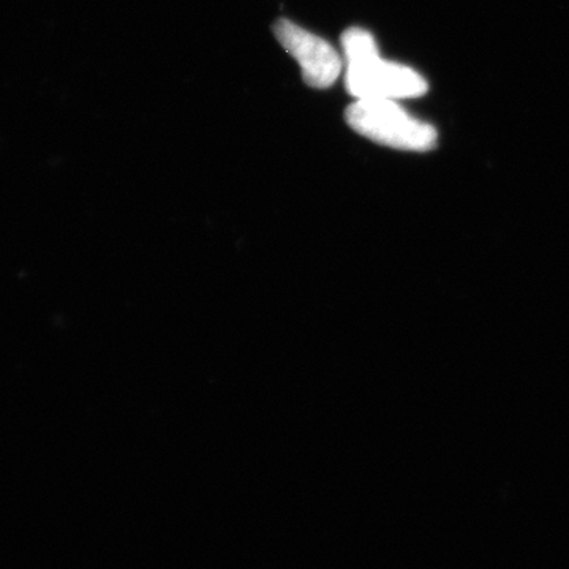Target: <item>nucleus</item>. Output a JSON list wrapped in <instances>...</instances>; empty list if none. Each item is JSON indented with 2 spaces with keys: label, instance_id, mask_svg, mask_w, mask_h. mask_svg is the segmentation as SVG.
I'll list each match as a JSON object with an SVG mask.
<instances>
[{
  "label": "nucleus",
  "instance_id": "3",
  "mask_svg": "<svg viewBox=\"0 0 569 569\" xmlns=\"http://www.w3.org/2000/svg\"><path fill=\"white\" fill-rule=\"evenodd\" d=\"M274 33L279 43L301 67L307 86L328 89L339 80L343 61L328 41L288 20L277 21Z\"/></svg>",
  "mask_w": 569,
  "mask_h": 569
},
{
  "label": "nucleus",
  "instance_id": "2",
  "mask_svg": "<svg viewBox=\"0 0 569 569\" xmlns=\"http://www.w3.org/2000/svg\"><path fill=\"white\" fill-rule=\"evenodd\" d=\"M346 119L356 133L397 151L427 152L437 146V130L408 114L395 100H356Z\"/></svg>",
  "mask_w": 569,
  "mask_h": 569
},
{
  "label": "nucleus",
  "instance_id": "1",
  "mask_svg": "<svg viewBox=\"0 0 569 569\" xmlns=\"http://www.w3.org/2000/svg\"><path fill=\"white\" fill-rule=\"evenodd\" d=\"M346 84L356 100H406L425 96L427 82L418 71L389 62L365 29H348L342 37Z\"/></svg>",
  "mask_w": 569,
  "mask_h": 569
}]
</instances>
